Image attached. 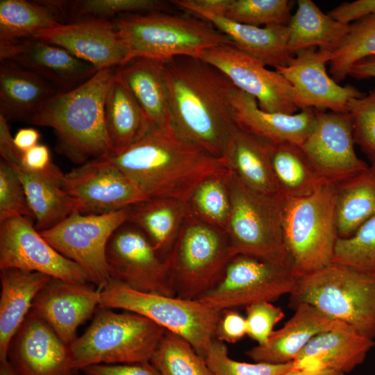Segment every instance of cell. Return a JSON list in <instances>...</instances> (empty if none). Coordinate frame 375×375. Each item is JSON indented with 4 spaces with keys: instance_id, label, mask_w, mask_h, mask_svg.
<instances>
[{
    "instance_id": "40",
    "label": "cell",
    "mask_w": 375,
    "mask_h": 375,
    "mask_svg": "<svg viewBox=\"0 0 375 375\" xmlns=\"http://www.w3.org/2000/svg\"><path fill=\"white\" fill-rule=\"evenodd\" d=\"M232 174L214 176L201 182L186 203L189 212L225 231L231 208L229 183Z\"/></svg>"
},
{
    "instance_id": "47",
    "label": "cell",
    "mask_w": 375,
    "mask_h": 375,
    "mask_svg": "<svg viewBox=\"0 0 375 375\" xmlns=\"http://www.w3.org/2000/svg\"><path fill=\"white\" fill-rule=\"evenodd\" d=\"M285 316L281 308L272 302L260 301L246 307L248 335L259 345L265 344L274 331V326Z\"/></svg>"
},
{
    "instance_id": "5",
    "label": "cell",
    "mask_w": 375,
    "mask_h": 375,
    "mask_svg": "<svg viewBox=\"0 0 375 375\" xmlns=\"http://www.w3.org/2000/svg\"><path fill=\"white\" fill-rule=\"evenodd\" d=\"M165 329L139 314L97 307L90 326L69 344L78 371L96 364L150 362Z\"/></svg>"
},
{
    "instance_id": "27",
    "label": "cell",
    "mask_w": 375,
    "mask_h": 375,
    "mask_svg": "<svg viewBox=\"0 0 375 375\" xmlns=\"http://www.w3.org/2000/svg\"><path fill=\"white\" fill-rule=\"evenodd\" d=\"M115 71L152 125L162 130L173 131L164 63L135 58L117 67Z\"/></svg>"
},
{
    "instance_id": "55",
    "label": "cell",
    "mask_w": 375,
    "mask_h": 375,
    "mask_svg": "<svg viewBox=\"0 0 375 375\" xmlns=\"http://www.w3.org/2000/svg\"><path fill=\"white\" fill-rule=\"evenodd\" d=\"M0 375H17L8 360L0 362Z\"/></svg>"
},
{
    "instance_id": "7",
    "label": "cell",
    "mask_w": 375,
    "mask_h": 375,
    "mask_svg": "<svg viewBox=\"0 0 375 375\" xmlns=\"http://www.w3.org/2000/svg\"><path fill=\"white\" fill-rule=\"evenodd\" d=\"M308 303L327 317L375 339V278L331 263L298 279L290 306Z\"/></svg>"
},
{
    "instance_id": "39",
    "label": "cell",
    "mask_w": 375,
    "mask_h": 375,
    "mask_svg": "<svg viewBox=\"0 0 375 375\" xmlns=\"http://www.w3.org/2000/svg\"><path fill=\"white\" fill-rule=\"evenodd\" d=\"M150 362L160 375H214L205 358L187 340L167 330Z\"/></svg>"
},
{
    "instance_id": "35",
    "label": "cell",
    "mask_w": 375,
    "mask_h": 375,
    "mask_svg": "<svg viewBox=\"0 0 375 375\" xmlns=\"http://www.w3.org/2000/svg\"><path fill=\"white\" fill-rule=\"evenodd\" d=\"M335 191L338 236L349 238L365 222L375 217V163L335 184Z\"/></svg>"
},
{
    "instance_id": "50",
    "label": "cell",
    "mask_w": 375,
    "mask_h": 375,
    "mask_svg": "<svg viewBox=\"0 0 375 375\" xmlns=\"http://www.w3.org/2000/svg\"><path fill=\"white\" fill-rule=\"evenodd\" d=\"M328 14L335 19L349 24L356 20L375 14V0H357L344 2Z\"/></svg>"
},
{
    "instance_id": "22",
    "label": "cell",
    "mask_w": 375,
    "mask_h": 375,
    "mask_svg": "<svg viewBox=\"0 0 375 375\" xmlns=\"http://www.w3.org/2000/svg\"><path fill=\"white\" fill-rule=\"evenodd\" d=\"M0 60L38 75L59 93L80 86L99 71L64 49L33 38L0 42Z\"/></svg>"
},
{
    "instance_id": "12",
    "label": "cell",
    "mask_w": 375,
    "mask_h": 375,
    "mask_svg": "<svg viewBox=\"0 0 375 375\" xmlns=\"http://www.w3.org/2000/svg\"><path fill=\"white\" fill-rule=\"evenodd\" d=\"M298 279L288 268L253 256L237 254L217 283L198 300L219 312L272 302L291 294Z\"/></svg>"
},
{
    "instance_id": "28",
    "label": "cell",
    "mask_w": 375,
    "mask_h": 375,
    "mask_svg": "<svg viewBox=\"0 0 375 375\" xmlns=\"http://www.w3.org/2000/svg\"><path fill=\"white\" fill-rule=\"evenodd\" d=\"M221 158L229 170L250 188L281 197L271 167L267 141L235 124Z\"/></svg>"
},
{
    "instance_id": "31",
    "label": "cell",
    "mask_w": 375,
    "mask_h": 375,
    "mask_svg": "<svg viewBox=\"0 0 375 375\" xmlns=\"http://www.w3.org/2000/svg\"><path fill=\"white\" fill-rule=\"evenodd\" d=\"M198 17L210 22L229 37L237 48L259 60L266 66L275 69L285 67L294 56L288 49V25L272 24L258 27L210 14Z\"/></svg>"
},
{
    "instance_id": "14",
    "label": "cell",
    "mask_w": 375,
    "mask_h": 375,
    "mask_svg": "<svg viewBox=\"0 0 375 375\" xmlns=\"http://www.w3.org/2000/svg\"><path fill=\"white\" fill-rule=\"evenodd\" d=\"M106 256L111 278L137 291L176 297L164 260L135 225L125 223L112 234Z\"/></svg>"
},
{
    "instance_id": "20",
    "label": "cell",
    "mask_w": 375,
    "mask_h": 375,
    "mask_svg": "<svg viewBox=\"0 0 375 375\" xmlns=\"http://www.w3.org/2000/svg\"><path fill=\"white\" fill-rule=\"evenodd\" d=\"M7 360L17 375H79L69 345L31 311L10 341Z\"/></svg>"
},
{
    "instance_id": "54",
    "label": "cell",
    "mask_w": 375,
    "mask_h": 375,
    "mask_svg": "<svg viewBox=\"0 0 375 375\" xmlns=\"http://www.w3.org/2000/svg\"><path fill=\"white\" fill-rule=\"evenodd\" d=\"M282 375H345L334 370H322L318 372H306L294 369Z\"/></svg>"
},
{
    "instance_id": "41",
    "label": "cell",
    "mask_w": 375,
    "mask_h": 375,
    "mask_svg": "<svg viewBox=\"0 0 375 375\" xmlns=\"http://www.w3.org/2000/svg\"><path fill=\"white\" fill-rule=\"evenodd\" d=\"M331 263L375 278V217L365 222L351 236L338 238Z\"/></svg>"
},
{
    "instance_id": "1",
    "label": "cell",
    "mask_w": 375,
    "mask_h": 375,
    "mask_svg": "<svg viewBox=\"0 0 375 375\" xmlns=\"http://www.w3.org/2000/svg\"><path fill=\"white\" fill-rule=\"evenodd\" d=\"M172 129L181 138L221 158L235 122L230 102L233 83L211 64L191 56L164 62Z\"/></svg>"
},
{
    "instance_id": "32",
    "label": "cell",
    "mask_w": 375,
    "mask_h": 375,
    "mask_svg": "<svg viewBox=\"0 0 375 375\" xmlns=\"http://www.w3.org/2000/svg\"><path fill=\"white\" fill-rule=\"evenodd\" d=\"M104 118L112 153L138 142L153 127L116 71L106 93Z\"/></svg>"
},
{
    "instance_id": "43",
    "label": "cell",
    "mask_w": 375,
    "mask_h": 375,
    "mask_svg": "<svg viewBox=\"0 0 375 375\" xmlns=\"http://www.w3.org/2000/svg\"><path fill=\"white\" fill-rule=\"evenodd\" d=\"M291 3L288 0H230L223 17L239 24L258 26L288 25Z\"/></svg>"
},
{
    "instance_id": "11",
    "label": "cell",
    "mask_w": 375,
    "mask_h": 375,
    "mask_svg": "<svg viewBox=\"0 0 375 375\" xmlns=\"http://www.w3.org/2000/svg\"><path fill=\"white\" fill-rule=\"evenodd\" d=\"M131 207L99 215L76 211L40 233L57 251L80 266L90 281L101 290L110 279L106 256L108 242L128 222Z\"/></svg>"
},
{
    "instance_id": "13",
    "label": "cell",
    "mask_w": 375,
    "mask_h": 375,
    "mask_svg": "<svg viewBox=\"0 0 375 375\" xmlns=\"http://www.w3.org/2000/svg\"><path fill=\"white\" fill-rule=\"evenodd\" d=\"M199 58L217 67L234 86L254 97L262 110L285 114L300 110L298 96L290 83L233 43L208 49Z\"/></svg>"
},
{
    "instance_id": "46",
    "label": "cell",
    "mask_w": 375,
    "mask_h": 375,
    "mask_svg": "<svg viewBox=\"0 0 375 375\" xmlns=\"http://www.w3.org/2000/svg\"><path fill=\"white\" fill-rule=\"evenodd\" d=\"M22 216L35 219L23 185L14 169L0 160V223Z\"/></svg>"
},
{
    "instance_id": "4",
    "label": "cell",
    "mask_w": 375,
    "mask_h": 375,
    "mask_svg": "<svg viewBox=\"0 0 375 375\" xmlns=\"http://www.w3.org/2000/svg\"><path fill=\"white\" fill-rule=\"evenodd\" d=\"M112 22L126 49V62L135 58L163 63L176 56L199 58L208 49L233 43L208 21L170 11L124 14Z\"/></svg>"
},
{
    "instance_id": "52",
    "label": "cell",
    "mask_w": 375,
    "mask_h": 375,
    "mask_svg": "<svg viewBox=\"0 0 375 375\" xmlns=\"http://www.w3.org/2000/svg\"><path fill=\"white\" fill-rule=\"evenodd\" d=\"M40 134L33 128H23L17 131L13 136V142L22 153L38 144Z\"/></svg>"
},
{
    "instance_id": "38",
    "label": "cell",
    "mask_w": 375,
    "mask_h": 375,
    "mask_svg": "<svg viewBox=\"0 0 375 375\" xmlns=\"http://www.w3.org/2000/svg\"><path fill=\"white\" fill-rule=\"evenodd\" d=\"M372 56H375V14L349 24L343 40L331 52V77L337 83L342 81L357 62Z\"/></svg>"
},
{
    "instance_id": "19",
    "label": "cell",
    "mask_w": 375,
    "mask_h": 375,
    "mask_svg": "<svg viewBox=\"0 0 375 375\" xmlns=\"http://www.w3.org/2000/svg\"><path fill=\"white\" fill-rule=\"evenodd\" d=\"M331 52L310 48L294 53L289 64L275 70L294 87L300 110L313 108L346 113L350 101L365 95L351 85H340L328 75Z\"/></svg>"
},
{
    "instance_id": "2",
    "label": "cell",
    "mask_w": 375,
    "mask_h": 375,
    "mask_svg": "<svg viewBox=\"0 0 375 375\" xmlns=\"http://www.w3.org/2000/svg\"><path fill=\"white\" fill-rule=\"evenodd\" d=\"M98 158L120 170L149 199L185 203L201 182L231 172L221 158L155 126L124 151Z\"/></svg>"
},
{
    "instance_id": "23",
    "label": "cell",
    "mask_w": 375,
    "mask_h": 375,
    "mask_svg": "<svg viewBox=\"0 0 375 375\" xmlns=\"http://www.w3.org/2000/svg\"><path fill=\"white\" fill-rule=\"evenodd\" d=\"M100 290L93 284L51 277L33 299L31 310L66 344L77 338L78 327L91 318L99 304Z\"/></svg>"
},
{
    "instance_id": "30",
    "label": "cell",
    "mask_w": 375,
    "mask_h": 375,
    "mask_svg": "<svg viewBox=\"0 0 375 375\" xmlns=\"http://www.w3.org/2000/svg\"><path fill=\"white\" fill-rule=\"evenodd\" d=\"M57 90L48 81L7 60H0V115L8 121H28Z\"/></svg>"
},
{
    "instance_id": "48",
    "label": "cell",
    "mask_w": 375,
    "mask_h": 375,
    "mask_svg": "<svg viewBox=\"0 0 375 375\" xmlns=\"http://www.w3.org/2000/svg\"><path fill=\"white\" fill-rule=\"evenodd\" d=\"M247 333L246 319L238 311L226 309L220 316L215 330V338L228 343H235Z\"/></svg>"
},
{
    "instance_id": "6",
    "label": "cell",
    "mask_w": 375,
    "mask_h": 375,
    "mask_svg": "<svg viewBox=\"0 0 375 375\" xmlns=\"http://www.w3.org/2000/svg\"><path fill=\"white\" fill-rule=\"evenodd\" d=\"M235 256L224 230L188 211L163 259L176 297L199 299L217 283Z\"/></svg>"
},
{
    "instance_id": "18",
    "label": "cell",
    "mask_w": 375,
    "mask_h": 375,
    "mask_svg": "<svg viewBox=\"0 0 375 375\" xmlns=\"http://www.w3.org/2000/svg\"><path fill=\"white\" fill-rule=\"evenodd\" d=\"M22 152L13 142L8 122L0 115V155L15 172L27 197L39 231L49 229L74 212L73 199L63 189L65 174L61 170L38 172L27 168L22 161Z\"/></svg>"
},
{
    "instance_id": "36",
    "label": "cell",
    "mask_w": 375,
    "mask_h": 375,
    "mask_svg": "<svg viewBox=\"0 0 375 375\" xmlns=\"http://www.w3.org/2000/svg\"><path fill=\"white\" fill-rule=\"evenodd\" d=\"M188 212L185 202L172 198H153L132 206L128 222L147 235L161 258L170 249Z\"/></svg>"
},
{
    "instance_id": "3",
    "label": "cell",
    "mask_w": 375,
    "mask_h": 375,
    "mask_svg": "<svg viewBox=\"0 0 375 375\" xmlns=\"http://www.w3.org/2000/svg\"><path fill=\"white\" fill-rule=\"evenodd\" d=\"M116 68L99 70L80 86L58 92L30 122L53 129L56 151L78 166L112 153L104 104Z\"/></svg>"
},
{
    "instance_id": "34",
    "label": "cell",
    "mask_w": 375,
    "mask_h": 375,
    "mask_svg": "<svg viewBox=\"0 0 375 375\" xmlns=\"http://www.w3.org/2000/svg\"><path fill=\"white\" fill-rule=\"evenodd\" d=\"M267 142L274 178L284 199L310 195L327 182L317 172L300 146Z\"/></svg>"
},
{
    "instance_id": "45",
    "label": "cell",
    "mask_w": 375,
    "mask_h": 375,
    "mask_svg": "<svg viewBox=\"0 0 375 375\" xmlns=\"http://www.w3.org/2000/svg\"><path fill=\"white\" fill-rule=\"evenodd\" d=\"M355 144L375 163V88L348 106Z\"/></svg>"
},
{
    "instance_id": "16",
    "label": "cell",
    "mask_w": 375,
    "mask_h": 375,
    "mask_svg": "<svg viewBox=\"0 0 375 375\" xmlns=\"http://www.w3.org/2000/svg\"><path fill=\"white\" fill-rule=\"evenodd\" d=\"M63 189L83 214L108 213L150 199L120 170L99 158L65 174Z\"/></svg>"
},
{
    "instance_id": "15",
    "label": "cell",
    "mask_w": 375,
    "mask_h": 375,
    "mask_svg": "<svg viewBox=\"0 0 375 375\" xmlns=\"http://www.w3.org/2000/svg\"><path fill=\"white\" fill-rule=\"evenodd\" d=\"M37 272L76 283H88V274L57 251L27 217L17 216L0 223V269Z\"/></svg>"
},
{
    "instance_id": "10",
    "label": "cell",
    "mask_w": 375,
    "mask_h": 375,
    "mask_svg": "<svg viewBox=\"0 0 375 375\" xmlns=\"http://www.w3.org/2000/svg\"><path fill=\"white\" fill-rule=\"evenodd\" d=\"M98 307L121 309L144 316L187 340L206 358L221 311L199 300L142 292L110 278L100 290Z\"/></svg>"
},
{
    "instance_id": "33",
    "label": "cell",
    "mask_w": 375,
    "mask_h": 375,
    "mask_svg": "<svg viewBox=\"0 0 375 375\" xmlns=\"http://www.w3.org/2000/svg\"><path fill=\"white\" fill-rule=\"evenodd\" d=\"M297 4L296 12L288 25L290 52L294 55L299 50L315 47L335 51L347 33L349 24L324 13L312 0H298Z\"/></svg>"
},
{
    "instance_id": "9",
    "label": "cell",
    "mask_w": 375,
    "mask_h": 375,
    "mask_svg": "<svg viewBox=\"0 0 375 375\" xmlns=\"http://www.w3.org/2000/svg\"><path fill=\"white\" fill-rule=\"evenodd\" d=\"M225 229L235 254L253 256L292 271L283 228L285 199L254 190L232 174Z\"/></svg>"
},
{
    "instance_id": "8",
    "label": "cell",
    "mask_w": 375,
    "mask_h": 375,
    "mask_svg": "<svg viewBox=\"0 0 375 375\" xmlns=\"http://www.w3.org/2000/svg\"><path fill=\"white\" fill-rule=\"evenodd\" d=\"M283 228L296 278L330 265L338 238L335 184L326 182L310 195L285 199Z\"/></svg>"
},
{
    "instance_id": "42",
    "label": "cell",
    "mask_w": 375,
    "mask_h": 375,
    "mask_svg": "<svg viewBox=\"0 0 375 375\" xmlns=\"http://www.w3.org/2000/svg\"><path fill=\"white\" fill-rule=\"evenodd\" d=\"M168 5L160 0L67 1L66 17L70 22L85 18L110 20L124 14L169 11Z\"/></svg>"
},
{
    "instance_id": "21",
    "label": "cell",
    "mask_w": 375,
    "mask_h": 375,
    "mask_svg": "<svg viewBox=\"0 0 375 375\" xmlns=\"http://www.w3.org/2000/svg\"><path fill=\"white\" fill-rule=\"evenodd\" d=\"M33 39L61 47L98 70L117 67L127 61V51L112 20L85 18L60 24Z\"/></svg>"
},
{
    "instance_id": "17",
    "label": "cell",
    "mask_w": 375,
    "mask_h": 375,
    "mask_svg": "<svg viewBox=\"0 0 375 375\" xmlns=\"http://www.w3.org/2000/svg\"><path fill=\"white\" fill-rule=\"evenodd\" d=\"M354 144L347 112L316 110L313 128L301 147L320 176L336 184L369 167L356 153Z\"/></svg>"
},
{
    "instance_id": "49",
    "label": "cell",
    "mask_w": 375,
    "mask_h": 375,
    "mask_svg": "<svg viewBox=\"0 0 375 375\" xmlns=\"http://www.w3.org/2000/svg\"><path fill=\"white\" fill-rule=\"evenodd\" d=\"M85 375H160L150 362L96 364L81 370Z\"/></svg>"
},
{
    "instance_id": "25",
    "label": "cell",
    "mask_w": 375,
    "mask_h": 375,
    "mask_svg": "<svg viewBox=\"0 0 375 375\" xmlns=\"http://www.w3.org/2000/svg\"><path fill=\"white\" fill-rule=\"evenodd\" d=\"M294 308V315L281 328L274 331L265 344L245 352L249 358L271 364L293 362L317 335L349 326L327 317L308 303H300Z\"/></svg>"
},
{
    "instance_id": "24",
    "label": "cell",
    "mask_w": 375,
    "mask_h": 375,
    "mask_svg": "<svg viewBox=\"0 0 375 375\" xmlns=\"http://www.w3.org/2000/svg\"><path fill=\"white\" fill-rule=\"evenodd\" d=\"M229 97L235 124L272 143L290 142L301 147L316 120V110L313 108L303 109L294 114L263 110L254 97L233 85Z\"/></svg>"
},
{
    "instance_id": "53",
    "label": "cell",
    "mask_w": 375,
    "mask_h": 375,
    "mask_svg": "<svg viewBox=\"0 0 375 375\" xmlns=\"http://www.w3.org/2000/svg\"><path fill=\"white\" fill-rule=\"evenodd\" d=\"M348 76L358 80L375 78V56L357 62L351 68Z\"/></svg>"
},
{
    "instance_id": "44",
    "label": "cell",
    "mask_w": 375,
    "mask_h": 375,
    "mask_svg": "<svg viewBox=\"0 0 375 375\" xmlns=\"http://www.w3.org/2000/svg\"><path fill=\"white\" fill-rule=\"evenodd\" d=\"M214 375H282L295 369L294 361L285 364L248 363L228 356L225 343L215 338L205 358Z\"/></svg>"
},
{
    "instance_id": "29",
    "label": "cell",
    "mask_w": 375,
    "mask_h": 375,
    "mask_svg": "<svg viewBox=\"0 0 375 375\" xmlns=\"http://www.w3.org/2000/svg\"><path fill=\"white\" fill-rule=\"evenodd\" d=\"M51 278L37 272L1 269L0 362L7 360L12 337L30 312L35 296Z\"/></svg>"
},
{
    "instance_id": "51",
    "label": "cell",
    "mask_w": 375,
    "mask_h": 375,
    "mask_svg": "<svg viewBox=\"0 0 375 375\" xmlns=\"http://www.w3.org/2000/svg\"><path fill=\"white\" fill-rule=\"evenodd\" d=\"M22 161L27 168L38 172H53L60 170L52 162L49 148L41 144L22 153Z\"/></svg>"
},
{
    "instance_id": "26",
    "label": "cell",
    "mask_w": 375,
    "mask_h": 375,
    "mask_svg": "<svg viewBox=\"0 0 375 375\" xmlns=\"http://www.w3.org/2000/svg\"><path fill=\"white\" fill-rule=\"evenodd\" d=\"M375 341L347 326L315 336L294 360L296 370L351 372L362 364Z\"/></svg>"
},
{
    "instance_id": "37",
    "label": "cell",
    "mask_w": 375,
    "mask_h": 375,
    "mask_svg": "<svg viewBox=\"0 0 375 375\" xmlns=\"http://www.w3.org/2000/svg\"><path fill=\"white\" fill-rule=\"evenodd\" d=\"M54 1L1 0L0 42L31 38L63 22Z\"/></svg>"
}]
</instances>
